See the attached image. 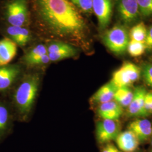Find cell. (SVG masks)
I'll use <instances>...</instances> for the list:
<instances>
[{"mask_svg":"<svg viewBox=\"0 0 152 152\" xmlns=\"http://www.w3.org/2000/svg\"><path fill=\"white\" fill-rule=\"evenodd\" d=\"M34 26L44 37L87 50L90 28L82 12L69 0H29Z\"/></svg>","mask_w":152,"mask_h":152,"instance_id":"6da1fadb","label":"cell"},{"mask_svg":"<svg viewBox=\"0 0 152 152\" xmlns=\"http://www.w3.org/2000/svg\"><path fill=\"white\" fill-rule=\"evenodd\" d=\"M40 77L37 73L26 76L17 87L14 95L16 108L23 117L26 118L31 113L37 95Z\"/></svg>","mask_w":152,"mask_h":152,"instance_id":"7a4b0ae2","label":"cell"},{"mask_svg":"<svg viewBox=\"0 0 152 152\" xmlns=\"http://www.w3.org/2000/svg\"><path fill=\"white\" fill-rule=\"evenodd\" d=\"M129 33L123 24H117L107 30L102 41L108 49L115 55H122L127 51L129 42Z\"/></svg>","mask_w":152,"mask_h":152,"instance_id":"3957f363","label":"cell"},{"mask_svg":"<svg viewBox=\"0 0 152 152\" xmlns=\"http://www.w3.org/2000/svg\"><path fill=\"white\" fill-rule=\"evenodd\" d=\"M141 76V69L136 64L125 61L113 73L110 82L117 88L129 87L137 81Z\"/></svg>","mask_w":152,"mask_h":152,"instance_id":"277c9868","label":"cell"},{"mask_svg":"<svg viewBox=\"0 0 152 152\" xmlns=\"http://www.w3.org/2000/svg\"><path fill=\"white\" fill-rule=\"evenodd\" d=\"M114 2L122 24L126 27L140 22L142 16L136 0H114Z\"/></svg>","mask_w":152,"mask_h":152,"instance_id":"5b68a950","label":"cell"},{"mask_svg":"<svg viewBox=\"0 0 152 152\" xmlns=\"http://www.w3.org/2000/svg\"><path fill=\"white\" fill-rule=\"evenodd\" d=\"M6 18L11 26L25 27L29 18L27 0H13L8 4L6 10Z\"/></svg>","mask_w":152,"mask_h":152,"instance_id":"8992f818","label":"cell"},{"mask_svg":"<svg viewBox=\"0 0 152 152\" xmlns=\"http://www.w3.org/2000/svg\"><path fill=\"white\" fill-rule=\"evenodd\" d=\"M114 0H92V11L98 19V26L103 31L110 22L113 14Z\"/></svg>","mask_w":152,"mask_h":152,"instance_id":"52a82bcc","label":"cell"},{"mask_svg":"<svg viewBox=\"0 0 152 152\" xmlns=\"http://www.w3.org/2000/svg\"><path fill=\"white\" fill-rule=\"evenodd\" d=\"M117 121L103 120L98 122L96 136L100 144H107L115 140L120 133V126Z\"/></svg>","mask_w":152,"mask_h":152,"instance_id":"ba28073f","label":"cell"},{"mask_svg":"<svg viewBox=\"0 0 152 152\" xmlns=\"http://www.w3.org/2000/svg\"><path fill=\"white\" fill-rule=\"evenodd\" d=\"M51 61H58L75 56L78 53L77 48L71 44L60 41H53L47 46Z\"/></svg>","mask_w":152,"mask_h":152,"instance_id":"9c48e42d","label":"cell"},{"mask_svg":"<svg viewBox=\"0 0 152 152\" xmlns=\"http://www.w3.org/2000/svg\"><path fill=\"white\" fill-rule=\"evenodd\" d=\"M23 60L29 66L48 64L50 60L47 46L44 44H39L31 49L24 56Z\"/></svg>","mask_w":152,"mask_h":152,"instance_id":"30bf717a","label":"cell"},{"mask_svg":"<svg viewBox=\"0 0 152 152\" xmlns=\"http://www.w3.org/2000/svg\"><path fill=\"white\" fill-rule=\"evenodd\" d=\"M21 72L18 65H6L0 66V91H5L15 82Z\"/></svg>","mask_w":152,"mask_h":152,"instance_id":"8fae6325","label":"cell"},{"mask_svg":"<svg viewBox=\"0 0 152 152\" xmlns=\"http://www.w3.org/2000/svg\"><path fill=\"white\" fill-rule=\"evenodd\" d=\"M115 140L118 149L124 152H134L140 144L136 135L129 130L120 132Z\"/></svg>","mask_w":152,"mask_h":152,"instance_id":"7c38bea8","label":"cell"},{"mask_svg":"<svg viewBox=\"0 0 152 152\" xmlns=\"http://www.w3.org/2000/svg\"><path fill=\"white\" fill-rule=\"evenodd\" d=\"M98 115L103 120L118 121L124 113L123 107L114 100L99 105Z\"/></svg>","mask_w":152,"mask_h":152,"instance_id":"4fadbf2b","label":"cell"},{"mask_svg":"<svg viewBox=\"0 0 152 152\" xmlns=\"http://www.w3.org/2000/svg\"><path fill=\"white\" fill-rule=\"evenodd\" d=\"M128 130L131 131L140 141H146L152 135L151 122L147 119H138L129 125Z\"/></svg>","mask_w":152,"mask_h":152,"instance_id":"5bb4252c","label":"cell"},{"mask_svg":"<svg viewBox=\"0 0 152 152\" xmlns=\"http://www.w3.org/2000/svg\"><path fill=\"white\" fill-rule=\"evenodd\" d=\"M17 53V45L11 39L5 37L0 40V66L8 65Z\"/></svg>","mask_w":152,"mask_h":152,"instance_id":"9a60e30c","label":"cell"},{"mask_svg":"<svg viewBox=\"0 0 152 152\" xmlns=\"http://www.w3.org/2000/svg\"><path fill=\"white\" fill-rule=\"evenodd\" d=\"M147 91L144 87H136L134 91L132 101L128 106L127 113L129 116L141 117Z\"/></svg>","mask_w":152,"mask_h":152,"instance_id":"2e32d148","label":"cell"},{"mask_svg":"<svg viewBox=\"0 0 152 152\" xmlns=\"http://www.w3.org/2000/svg\"><path fill=\"white\" fill-rule=\"evenodd\" d=\"M117 89L110 81L104 85L92 95L91 99L92 103L100 105L113 100Z\"/></svg>","mask_w":152,"mask_h":152,"instance_id":"e0dca14e","label":"cell"},{"mask_svg":"<svg viewBox=\"0 0 152 152\" xmlns=\"http://www.w3.org/2000/svg\"><path fill=\"white\" fill-rule=\"evenodd\" d=\"M7 33L10 38L21 47L26 46L31 38L29 30L25 27L10 26L7 29Z\"/></svg>","mask_w":152,"mask_h":152,"instance_id":"ac0fdd59","label":"cell"},{"mask_svg":"<svg viewBox=\"0 0 152 152\" xmlns=\"http://www.w3.org/2000/svg\"><path fill=\"white\" fill-rule=\"evenodd\" d=\"M133 96L134 92L129 87H122L117 89L113 100L124 108L130 105Z\"/></svg>","mask_w":152,"mask_h":152,"instance_id":"d6986e66","label":"cell"},{"mask_svg":"<svg viewBox=\"0 0 152 152\" xmlns=\"http://www.w3.org/2000/svg\"><path fill=\"white\" fill-rule=\"evenodd\" d=\"M147 28L143 22H140L130 29L129 37L131 40L144 43L147 37Z\"/></svg>","mask_w":152,"mask_h":152,"instance_id":"ffe728a7","label":"cell"},{"mask_svg":"<svg viewBox=\"0 0 152 152\" xmlns=\"http://www.w3.org/2000/svg\"><path fill=\"white\" fill-rule=\"evenodd\" d=\"M147 50L144 43L131 40L129 41L127 51L133 57H138L144 54Z\"/></svg>","mask_w":152,"mask_h":152,"instance_id":"44dd1931","label":"cell"},{"mask_svg":"<svg viewBox=\"0 0 152 152\" xmlns=\"http://www.w3.org/2000/svg\"><path fill=\"white\" fill-rule=\"evenodd\" d=\"M82 13L91 14L92 13V0H69Z\"/></svg>","mask_w":152,"mask_h":152,"instance_id":"7402d4cb","label":"cell"},{"mask_svg":"<svg viewBox=\"0 0 152 152\" xmlns=\"http://www.w3.org/2000/svg\"><path fill=\"white\" fill-rule=\"evenodd\" d=\"M142 17L152 15V0H136Z\"/></svg>","mask_w":152,"mask_h":152,"instance_id":"603a6c76","label":"cell"},{"mask_svg":"<svg viewBox=\"0 0 152 152\" xmlns=\"http://www.w3.org/2000/svg\"><path fill=\"white\" fill-rule=\"evenodd\" d=\"M9 120V114L7 109L0 104V132L5 130L7 127Z\"/></svg>","mask_w":152,"mask_h":152,"instance_id":"cb8c5ba5","label":"cell"},{"mask_svg":"<svg viewBox=\"0 0 152 152\" xmlns=\"http://www.w3.org/2000/svg\"><path fill=\"white\" fill-rule=\"evenodd\" d=\"M141 75L147 85L152 87V63H148L142 65Z\"/></svg>","mask_w":152,"mask_h":152,"instance_id":"d4e9b609","label":"cell"},{"mask_svg":"<svg viewBox=\"0 0 152 152\" xmlns=\"http://www.w3.org/2000/svg\"><path fill=\"white\" fill-rule=\"evenodd\" d=\"M152 92H147L145 97L144 107L142 110L141 117H145L152 113Z\"/></svg>","mask_w":152,"mask_h":152,"instance_id":"484cf974","label":"cell"},{"mask_svg":"<svg viewBox=\"0 0 152 152\" xmlns=\"http://www.w3.org/2000/svg\"><path fill=\"white\" fill-rule=\"evenodd\" d=\"M144 44L146 46V49L149 51L152 50V25L147 28V34L146 39Z\"/></svg>","mask_w":152,"mask_h":152,"instance_id":"4316f807","label":"cell"},{"mask_svg":"<svg viewBox=\"0 0 152 152\" xmlns=\"http://www.w3.org/2000/svg\"><path fill=\"white\" fill-rule=\"evenodd\" d=\"M102 152H122L120 149L115 147L113 144L110 142L107 143L104 146Z\"/></svg>","mask_w":152,"mask_h":152,"instance_id":"83f0119b","label":"cell"},{"mask_svg":"<svg viewBox=\"0 0 152 152\" xmlns=\"http://www.w3.org/2000/svg\"><path fill=\"white\" fill-rule=\"evenodd\" d=\"M151 146L152 147V140H151Z\"/></svg>","mask_w":152,"mask_h":152,"instance_id":"f1b7e54d","label":"cell"},{"mask_svg":"<svg viewBox=\"0 0 152 152\" xmlns=\"http://www.w3.org/2000/svg\"></svg>","mask_w":152,"mask_h":152,"instance_id":"f546056e","label":"cell"},{"mask_svg":"<svg viewBox=\"0 0 152 152\" xmlns=\"http://www.w3.org/2000/svg\"><path fill=\"white\" fill-rule=\"evenodd\" d=\"M151 60H152V58H151Z\"/></svg>","mask_w":152,"mask_h":152,"instance_id":"4dcf8cb0","label":"cell"}]
</instances>
